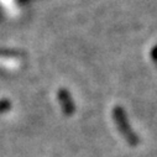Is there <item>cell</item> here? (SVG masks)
<instances>
[{
	"label": "cell",
	"instance_id": "1",
	"mask_svg": "<svg viewBox=\"0 0 157 157\" xmlns=\"http://www.w3.org/2000/svg\"><path fill=\"white\" fill-rule=\"evenodd\" d=\"M113 115H114V119L116 121V125H117V129L120 130L121 135L128 140V142L130 145H137V136L132 132L129 123H128V119H126V115L124 113V110L120 108V106H116L114 108L113 110Z\"/></svg>",
	"mask_w": 157,
	"mask_h": 157
},
{
	"label": "cell",
	"instance_id": "2",
	"mask_svg": "<svg viewBox=\"0 0 157 157\" xmlns=\"http://www.w3.org/2000/svg\"><path fill=\"white\" fill-rule=\"evenodd\" d=\"M58 99L61 101V105H62V109H63L64 114L72 115V113L74 111V105L72 103V99H71L68 92L64 90V89H61L58 92Z\"/></svg>",
	"mask_w": 157,
	"mask_h": 157
},
{
	"label": "cell",
	"instance_id": "3",
	"mask_svg": "<svg viewBox=\"0 0 157 157\" xmlns=\"http://www.w3.org/2000/svg\"><path fill=\"white\" fill-rule=\"evenodd\" d=\"M9 106H10V104H9L8 100L0 101V111H4V110H6V109H9Z\"/></svg>",
	"mask_w": 157,
	"mask_h": 157
}]
</instances>
